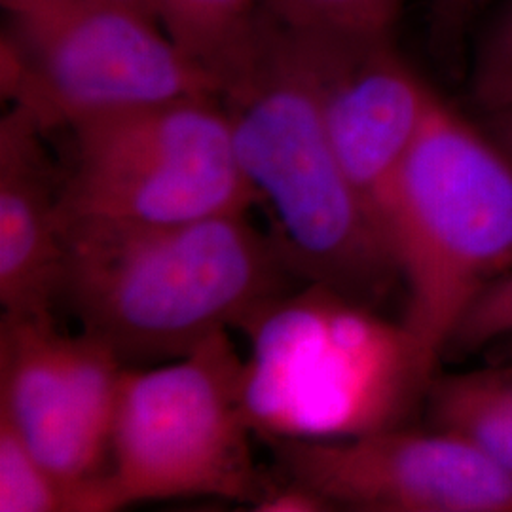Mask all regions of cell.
<instances>
[{
  "mask_svg": "<svg viewBox=\"0 0 512 512\" xmlns=\"http://www.w3.org/2000/svg\"><path fill=\"white\" fill-rule=\"evenodd\" d=\"M298 285L247 213L143 226L63 219L57 304L124 365L184 357Z\"/></svg>",
  "mask_w": 512,
  "mask_h": 512,
  "instance_id": "obj_1",
  "label": "cell"
},
{
  "mask_svg": "<svg viewBox=\"0 0 512 512\" xmlns=\"http://www.w3.org/2000/svg\"><path fill=\"white\" fill-rule=\"evenodd\" d=\"M220 101L256 203L268 209V234L293 274L380 310L401 283L395 256L334 152L310 78L262 12Z\"/></svg>",
  "mask_w": 512,
  "mask_h": 512,
  "instance_id": "obj_2",
  "label": "cell"
},
{
  "mask_svg": "<svg viewBox=\"0 0 512 512\" xmlns=\"http://www.w3.org/2000/svg\"><path fill=\"white\" fill-rule=\"evenodd\" d=\"M238 330L249 342L245 418L266 442L403 427L435 378L437 363L403 321L319 283L266 302Z\"/></svg>",
  "mask_w": 512,
  "mask_h": 512,
  "instance_id": "obj_3",
  "label": "cell"
},
{
  "mask_svg": "<svg viewBox=\"0 0 512 512\" xmlns=\"http://www.w3.org/2000/svg\"><path fill=\"white\" fill-rule=\"evenodd\" d=\"M387 236L403 323L439 363L461 313L512 270V158L440 97L397 177Z\"/></svg>",
  "mask_w": 512,
  "mask_h": 512,
  "instance_id": "obj_4",
  "label": "cell"
},
{
  "mask_svg": "<svg viewBox=\"0 0 512 512\" xmlns=\"http://www.w3.org/2000/svg\"><path fill=\"white\" fill-rule=\"evenodd\" d=\"M0 92L46 133L116 110L215 95L222 82L118 0H0Z\"/></svg>",
  "mask_w": 512,
  "mask_h": 512,
  "instance_id": "obj_5",
  "label": "cell"
},
{
  "mask_svg": "<svg viewBox=\"0 0 512 512\" xmlns=\"http://www.w3.org/2000/svg\"><path fill=\"white\" fill-rule=\"evenodd\" d=\"M63 219L175 224L256 203L220 97L194 95L76 122Z\"/></svg>",
  "mask_w": 512,
  "mask_h": 512,
  "instance_id": "obj_6",
  "label": "cell"
},
{
  "mask_svg": "<svg viewBox=\"0 0 512 512\" xmlns=\"http://www.w3.org/2000/svg\"><path fill=\"white\" fill-rule=\"evenodd\" d=\"M228 330L154 370L124 368L107 475L112 511L143 501L220 497L255 505L256 469Z\"/></svg>",
  "mask_w": 512,
  "mask_h": 512,
  "instance_id": "obj_7",
  "label": "cell"
},
{
  "mask_svg": "<svg viewBox=\"0 0 512 512\" xmlns=\"http://www.w3.org/2000/svg\"><path fill=\"white\" fill-rule=\"evenodd\" d=\"M124 368L103 342L57 329L54 315L2 313L0 416L55 476L95 490L103 512Z\"/></svg>",
  "mask_w": 512,
  "mask_h": 512,
  "instance_id": "obj_8",
  "label": "cell"
},
{
  "mask_svg": "<svg viewBox=\"0 0 512 512\" xmlns=\"http://www.w3.org/2000/svg\"><path fill=\"white\" fill-rule=\"evenodd\" d=\"M285 478L332 509L512 512V473L452 431L385 429L340 440H272Z\"/></svg>",
  "mask_w": 512,
  "mask_h": 512,
  "instance_id": "obj_9",
  "label": "cell"
},
{
  "mask_svg": "<svg viewBox=\"0 0 512 512\" xmlns=\"http://www.w3.org/2000/svg\"><path fill=\"white\" fill-rule=\"evenodd\" d=\"M279 31L310 78L349 183L389 241L387 213L397 177L439 95L412 71L391 37Z\"/></svg>",
  "mask_w": 512,
  "mask_h": 512,
  "instance_id": "obj_10",
  "label": "cell"
},
{
  "mask_svg": "<svg viewBox=\"0 0 512 512\" xmlns=\"http://www.w3.org/2000/svg\"><path fill=\"white\" fill-rule=\"evenodd\" d=\"M48 133L21 107L0 120L2 313L54 315L63 264V179Z\"/></svg>",
  "mask_w": 512,
  "mask_h": 512,
  "instance_id": "obj_11",
  "label": "cell"
},
{
  "mask_svg": "<svg viewBox=\"0 0 512 512\" xmlns=\"http://www.w3.org/2000/svg\"><path fill=\"white\" fill-rule=\"evenodd\" d=\"M425 406L433 427L473 442L512 473V366L435 376Z\"/></svg>",
  "mask_w": 512,
  "mask_h": 512,
  "instance_id": "obj_12",
  "label": "cell"
},
{
  "mask_svg": "<svg viewBox=\"0 0 512 512\" xmlns=\"http://www.w3.org/2000/svg\"><path fill=\"white\" fill-rule=\"evenodd\" d=\"M158 23L186 54L217 74L228 71L255 35L260 0H156Z\"/></svg>",
  "mask_w": 512,
  "mask_h": 512,
  "instance_id": "obj_13",
  "label": "cell"
},
{
  "mask_svg": "<svg viewBox=\"0 0 512 512\" xmlns=\"http://www.w3.org/2000/svg\"><path fill=\"white\" fill-rule=\"evenodd\" d=\"M0 512H103L95 490L55 476L0 416Z\"/></svg>",
  "mask_w": 512,
  "mask_h": 512,
  "instance_id": "obj_14",
  "label": "cell"
},
{
  "mask_svg": "<svg viewBox=\"0 0 512 512\" xmlns=\"http://www.w3.org/2000/svg\"><path fill=\"white\" fill-rule=\"evenodd\" d=\"M404 0H260V12L293 33L391 37Z\"/></svg>",
  "mask_w": 512,
  "mask_h": 512,
  "instance_id": "obj_15",
  "label": "cell"
},
{
  "mask_svg": "<svg viewBox=\"0 0 512 512\" xmlns=\"http://www.w3.org/2000/svg\"><path fill=\"white\" fill-rule=\"evenodd\" d=\"M471 99L482 116L512 110V0H503L471 61Z\"/></svg>",
  "mask_w": 512,
  "mask_h": 512,
  "instance_id": "obj_16",
  "label": "cell"
},
{
  "mask_svg": "<svg viewBox=\"0 0 512 512\" xmlns=\"http://www.w3.org/2000/svg\"><path fill=\"white\" fill-rule=\"evenodd\" d=\"M501 338H512V270L495 277L459 317L444 353H475Z\"/></svg>",
  "mask_w": 512,
  "mask_h": 512,
  "instance_id": "obj_17",
  "label": "cell"
},
{
  "mask_svg": "<svg viewBox=\"0 0 512 512\" xmlns=\"http://www.w3.org/2000/svg\"><path fill=\"white\" fill-rule=\"evenodd\" d=\"M475 6L476 0H429L431 48L450 69L463 54Z\"/></svg>",
  "mask_w": 512,
  "mask_h": 512,
  "instance_id": "obj_18",
  "label": "cell"
},
{
  "mask_svg": "<svg viewBox=\"0 0 512 512\" xmlns=\"http://www.w3.org/2000/svg\"><path fill=\"white\" fill-rule=\"evenodd\" d=\"M253 509L258 512L334 511L321 495L291 478H283L279 484L268 482Z\"/></svg>",
  "mask_w": 512,
  "mask_h": 512,
  "instance_id": "obj_19",
  "label": "cell"
},
{
  "mask_svg": "<svg viewBox=\"0 0 512 512\" xmlns=\"http://www.w3.org/2000/svg\"><path fill=\"white\" fill-rule=\"evenodd\" d=\"M482 126L512 158V110L482 116Z\"/></svg>",
  "mask_w": 512,
  "mask_h": 512,
  "instance_id": "obj_20",
  "label": "cell"
},
{
  "mask_svg": "<svg viewBox=\"0 0 512 512\" xmlns=\"http://www.w3.org/2000/svg\"><path fill=\"white\" fill-rule=\"evenodd\" d=\"M118 2H122V4L129 6V8H133V10L148 16V18L158 21V4H156V0H118Z\"/></svg>",
  "mask_w": 512,
  "mask_h": 512,
  "instance_id": "obj_21",
  "label": "cell"
}]
</instances>
